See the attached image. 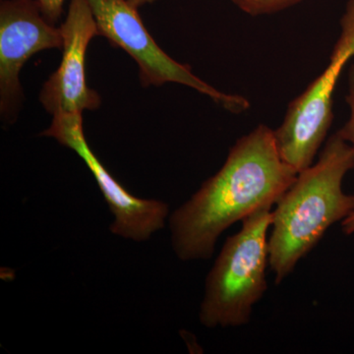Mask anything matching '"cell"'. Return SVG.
<instances>
[{"label": "cell", "mask_w": 354, "mask_h": 354, "mask_svg": "<svg viewBox=\"0 0 354 354\" xmlns=\"http://www.w3.org/2000/svg\"><path fill=\"white\" fill-rule=\"evenodd\" d=\"M297 174L279 155L274 130L264 124L254 128L232 147L220 171L169 216L176 257L211 258L225 230L274 206Z\"/></svg>", "instance_id": "6da1fadb"}, {"label": "cell", "mask_w": 354, "mask_h": 354, "mask_svg": "<svg viewBox=\"0 0 354 354\" xmlns=\"http://www.w3.org/2000/svg\"><path fill=\"white\" fill-rule=\"evenodd\" d=\"M354 169L353 149L335 133L318 160L297 174L272 211L269 264L279 285L337 221L354 212V194L342 190Z\"/></svg>", "instance_id": "7a4b0ae2"}, {"label": "cell", "mask_w": 354, "mask_h": 354, "mask_svg": "<svg viewBox=\"0 0 354 354\" xmlns=\"http://www.w3.org/2000/svg\"><path fill=\"white\" fill-rule=\"evenodd\" d=\"M272 208L264 207L247 216L239 232L223 244L205 283L199 311L205 327H241L250 321L254 305L268 288Z\"/></svg>", "instance_id": "3957f363"}, {"label": "cell", "mask_w": 354, "mask_h": 354, "mask_svg": "<svg viewBox=\"0 0 354 354\" xmlns=\"http://www.w3.org/2000/svg\"><path fill=\"white\" fill-rule=\"evenodd\" d=\"M354 57V0L341 18V32L326 68L288 106L283 123L274 130L277 147L286 164L297 174L308 169L325 142L334 113L335 88Z\"/></svg>", "instance_id": "277c9868"}, {"label": "cell", "mask_w": 354, "mask_h": 354, "mask_svg": "<svg viewBox=\"0 0 354 354\" xmlns=\"http://www.w3.org/2000/svg\"><path fill=\"white\" fill-rule=\"evenodd\" d=\"M100 36L127 51L136 62L144 87L176 83L207 95L230 113H242L250 102L239 95L227 94L204 82L187 65L172 59L156 43L142 22L136 7L128 0H88Z\"/></svg>", "instance_id": "5b68a950"}, {"label": "cell", "mask_w": 354, "mask_h": 354, "mask_svg": "<svg viewBox=\"0 0 354 354\" xmlns=\"http://www.w3.org/2000/svg\"><path fill=\"white\" fill-rule=\"evenodd\" d=\"M41 135L57 140L78 155L93 174L113 216L111 234L136 242L147 241L165 227L169 205L158 200L134 196L104 167L88 146L83 128V113L53 115L50 127Z\"/></svg>", "instance_id": "8992f818"}, {"label": "cell", "mask_w": 354, "mask_h": 354, "mask_svg": "<svg viewBox=\"0 0 354 354\" xmlns=\"http://www.w3.org/2000/svg\"><path fill=\"white\" fill-rule=\"evenodd\" d=\"M62 28L46 19L38 0L0 3V111L9 121L19 113L24 95L20 72L39 51L62 50Z\"/></svg>", "instance_id": "52a82bcc"}, {"label": "cell", "mask_w": 354, "mask_h": 354, "mask_svg": "<svg viewBox=\"0 0 354 354\" xmlns=\"http://www.w3.org/2000/svg\"><path fill=\"white\" fill-rule=\"evenodd\" d=\"M60 28L64 37L62 62L44 84L39 101L53 116L94 111L101 106V97L87 85L85 60L88 44L99 36V30L88 0H70Z\"/></svg>", "instance_id": "ba28073f"}, {"label": "cell", "mask_w": 354, "mask_h": 354, "mask_svg": "<svg viewBox=\"0 0 354 354\" xmlns=\"http://www.w3.org/2000/svg\"><path fill=\"white\" fill-rule=\"evenodd\" d=\"M234 6L251 16L269 15L290 8L304 0H232Z\"/></svg>", "instance_id": "9c48e42d"}, {"label": "cell", "mask_w": 354, "mask_h": 354, "mask_svg": "<svg viewBox=\"0 0 354 354\" xmlns=\"http://www.w3.org/2000/svg\"><path fill=\"white\" fill-rule=\"evenodd\" d=\"M346 101L349 108V118L337 134L351 147L354 158V64L348 69V93Z\"/></svg>", "instance_id": "30bf717a"}, {"label": "cell", "mask_w": 354, "mask_h": 354, "mask_svg": "<svg viewBox=\"0 0 354 354\" xmlns=\"http://www.w3.org/2000/svg\"><path fill=\"white\" fill-rule=\"evenodd\" d=\"M38 1L46 19L50 20L53 24H57L64 12L65 0H38Z\"/></svg>", "instance_id": "8fae6325"}, {"label": "cell", "mask_w": 354, "mask_h": 354, "mask_svg": "<svg viewBox=\"0 0 354 354\" xmlns=\"http://www.w3.org/2000/svg\"><path fill=\"white\" fill-rule=\"evenodd\" d=\"M342 228L344 234H354V212L342 221Z\"/></svg>", "instance_id": "7c38bea8"}, {"label": "cell", "mask_w": 354, "mask_h": 354, "mask_svg": "<svg viewBox=\"0 0 354 354\" xmlns=\"http://www.w3.org/2000/svg\"><path fill=\"white\" fill-rule=\"evenodd\" d=\"M133 6L139 8V7L145 6V4H150L155 2L156 0H128Z\"/></svg>", "instance_id": "4fadbf2b"}]
</instances>
